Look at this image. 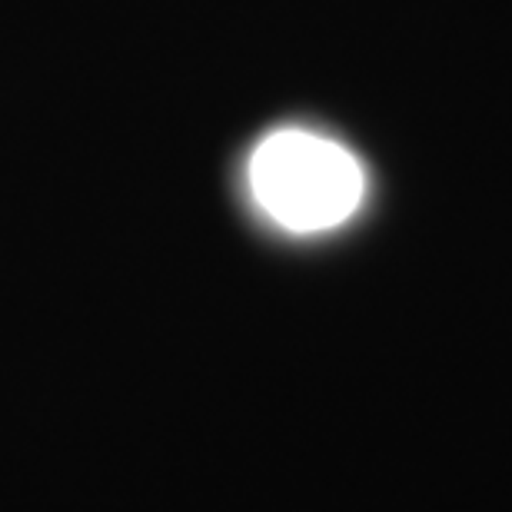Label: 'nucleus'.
I'll list each match as a JSON object with an SVG mask.
<instances>
[{"label": "nucleus", "mask_w": 512, "mask_h": 512, "mask_svg": "<svg viewBox=\"0 0 512 512\" xmlns=\"http://www.w3.org/2000/svg\"><path fill=\"white\" fill-rule=\"evenodd\" d=\"M256 200L290 230L343 223L363 197V173L340 143L303 130H280L260 143L250 163Z\"/></svg>", "instance_id": "1"}]
</instances>
